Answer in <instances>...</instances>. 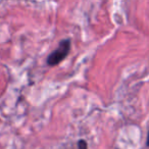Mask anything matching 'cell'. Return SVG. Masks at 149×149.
Instances as JSON below:
<instances>
[{
  "mask_svg": "<svg viewBox=\"0 0 149 149\" xmlns=\"http://www.w3.org/2000/svg\"><path fill=\"white\" fill-rule=\"evenodd\" d=\"M70 51V40L64 39L58 44V47L51 52L47 57V64L50 66L57 65L68 56Z\"/></svg>",
  "mask_w": 149,
  "mask_h": 149,
  "instance_id": "6da1fadb",
  "label": "cell"
},
{
  "mask_svg": "<svg viewBox=\"0 0 149 149\" xmlns=\"http://www.w3.org/2000/svg\"><path fill=\"white\" fill-rule=\"evenodd\" d=\"M147 145L149 146V132H148V137H147Z\"/></svg>",
  "mask_w": 149,
  "mask_h": 149,
  "instance_id": "3957f363",
  "label": "cell"
},
{
  "mask_svg": "<svg viewBox=\"0 0 149 149\" xmlns=\"http://www.w3.org/2000/svg\"><path fill=\"white\" fill-rule=\"evenodd\" d=\"M78 148L79 149H87V143L84 140H80L79 144H78Z\"/></svg>",
  "mask_w": 149,
  "mask_h": 149,
  "instance_id": "7a4b0ae2",
  "label": "cell"
}]
</instances>
